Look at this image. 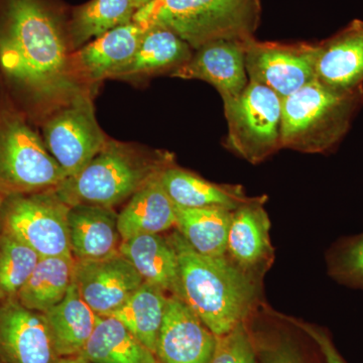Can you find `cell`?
Segmentation results:
<instances>
[{"instance_id":"obj_1","label":"cell","mask_w":363,"mask_h":363,"mask_svg":"<svg viewBox=\"0 0 363 363\" xmlns=\"http://www.w3.org/2000/svg\"><path fill=\"white\" fill-rule=\"evenodd\" d=\"M0 71L11 89L48 108L81 89L72 77L65 35L42 0H4Z\"/></svg>"},{"instance_id":"obj_2","label":"cell","mask_w":363,"mask_h":363,"mask_svg":"<svg viewBox=\"0 0 363 363\" xmlns=\"http://www.w3.org/2000/svg\"><path fill=\"white\" fill-rule=\"evenodd\" d=\"M179 260L182 300L216 337L245 323L259 307L260 285L225 257L196 252L180 233L169 236Z\"/></svg>"},{"instance_id":"obj_3","label":"cell","mask_w":363,"mask_h":363,"mask_svg":"<svg viewBox=\"0 0 363 363\" xmlns=\"http://www.w3.org/2000/svg\"><path fill=\"white\" fill-rule=\"evenodd\" d=\"M173 164L168 152H145L108 138L82 171L67 178L55 191L69 206L85 204L113 209Z\"/></svg>"},{"instance_id":"obj_4","label":"cell","mask_w":363,"mask_h":363,"mask_svg":"<svg viewBox=\"0 0 363 363\" xmlns=\"http://www.w3.org/2000/svg\"><path fill=\"white\" fill-rule=\"evenodd\" d=\"M260 16L259 0H152L133 21L167 28L197 50L213 40L255 38Z\"/></svg>"},{"instance_id":"obj_5","label":"cell","mask_w":363,"mask_h":363,"mask_svg":"<svg viewBox=\"0 0 363 363\" xmlns=\"http://www.w3.org/2000/svg\"><path fill=\"white\" fill-rule=\"evenodd\" d=\"M363 104V86L340 90L315 79L281 99V149L321 154L350 130Z\"/></svg>"},{"instance_id":"obj_6","label":"cell","mask_w":363,"mask_h":363,"mask_svg":"<svg viewBox=\"0 0 363 363\" xmlns=\"http://www.w3.org/2000/svg\"><path fill=\"white\" fill-rule=\"evenodd\" d=\"M66 179L30 117L9 95H0V194L55 190Z\"/></svg>"},{"instance_id":"obj_7","label":"cell","mask_w":363,"mask_h":363,"mask_svg":"<svg viewBox=\"0 0 363 363\" xmlns=\"http://www.w3.org/2000/svg\"><path fill=\"white\" fill-rule=\"evenodd\" d=\"M225 147L250 164H259L281 149V98L250 81L240 96L223 102Z\"/></svg>"},{"instance_id":"obj_8","label":"cell","mask_w":363,"mask_h":363,"mask_svg":"<svg viewBox=\"0 0 363 363\" xmlns=\"http://www.w3.org/2000/svg\"><path fill=\"white\" fill-rule=\"evenodd\" d=\"M42 123V138L67 178L82 171L106 143L88 90L81 88L50 106Z\"/></svg>"},{"instance_id":"obj_9","label":"cell","mask_w":363,"mask_h":363,"mask_svg":"<svg viewBox=\"0 0 363 363\" xmlns=\"http://www.w3.org/2000/svg\"><path fill=\"white\" fill-rule=\"evenodd\" d=\"M69 209L55 190L11 196L2 205L0 225L40 257L72 255Z\"/></svg>"},{"instance_id":"obj_10","label":"cell","mask_w":363,"mask_h":363,"mask_svg":"<svg viewBox=\"0 0 363 363\" xmlns=\"http://www.w3.org/2000/svg\"><path fill=\"white\" fill-rule=\"evenodd\" d=\"M250 81L267 86L281 99L316 79L317 43L243 42Z\"/></svg>"},{"instance_id":"obj_11","label":"cell","mask_w":363,"mask_h":363,"mask_svg":"<svg viewBox=\"0 0 363 363\" xmlns=\"http://www.w3.org/2000/svg\"><path fill=\"white\" fill-rule=\"evenodd\" d=\"M267 199L264 195L252 197L233 211L226 245L227 259L259 284L274 260Z\"/></svg>"},{"instance_id":"obj_12","label":"cell","mask_w":363,"mask_h":363,"mask_svg":"<svg viewBox=\"0 0 363 363\" xmlns=\"http://www.w3.org/2000/svg\"><path fill=\"white\" fill-rule=\"evenodd\" d=\"M74 281L86 304L98 316L105 317L121 308L143 279L119 252L101 259H76Z\"/></svg>"},{"instance_id":"obj_13","label":"cell","mask_w":363,"mask_h":363,"mask_svg":"<svg viewBox=\"0 0 363 363\" xmlns=\"http://www.w3.org/2000/svg\"><path fill=\"white\" fill-rule=\"evenodd\" d=\"M43 313L26 309L18 300L0 305V362L59 363Z\"/></svg>"},{"instance_id":"obj_14","label":"cell","mask_w":363,"mask_h":363,"mask_svg":"<svg viewBox=\"0 0 363 363\" xmlns=\"http://www.w3.org/2000/svg\"><path fill=\"white\" fill-rule=\"evenodd\" d=\"M169 75L185 80H201L218 91L223 102L240 96L247 88L243 42L217 40L194 50L192 57Z\"/></svg>"},{"instance_id":"obj_15","label":"cell","mask_w":363,"mask_h":363,"mask_svg":"<svg viewBox=\"0 0 363 363\" xmlns=\"http://www.w3.org/2000/svg\"><path fill=\"white\" fill-rule=\"evenodd\" d=\"M216 338L182 298L168 297L156 348L159 363H209Z\"/></svg>"},{"instance_id":"obj_16","label":"cell","mask_w":363,"mask_h":363,"mask_svg":"<svg viewBox=\"0 0 363 363\" xmlns=\"http://www.w3.org/2000/svg\"><path fill=\"white\" fill-rule=\"evenodd\" d=\"M147 30L131 21L76 50L70 54L72 77L79 84L116 78L135 57Z\"/></svg>"},{"instance_id":"obj_17","label":"cell","mask_w":363,"mask_h":363,"mask_svg":"<svg viewBox=\"0 0 363 363\" xmlns=\"http://www.w3.org/2000/svg\"><path fill=\"white\" fill-rule=\"evenodd\" d=\"M316 80L335 89L362 87L363 21H352L317 43Z\"/></svg>"},{"instance_id":"obj_18","label":"cell","mask_w":363,"mask_h":363,"mask_svg":"<svg viewBox=\"0 0 363 363\" xmlns=\"http://www.w3.org/2000/svg\"><path fill=\"white\" fill-rule=\"evenodd\" d=\"M69 243L77 260L105 259L119 253L121 236L111 208L74 205L68 212Z\"/></svg>"},{"instance_id":"obj_19","label":"cell","mask_w":363,"mask_h":363,"mask_svg":"<svg viewBox=\"0 0 363 363\" xmlns=\"http://www.w3.org/2000/svg\"><path fill=\"white\" fill-rule=\"evenodd\" d=\"M119 252L126 257L145 283L182 298L179 260L168 238L142 234L121 241Z\"/></svg>"},{"instance_id":"obj_20","label":"cell","mask_w":363,"mask_h":363,"mask_svg":"<svg viewBox=\"0 0 363 363\" xmlns=\"http://www.w3.org/2000/svg\"><path fill=\"white\" fill-rule=\"evenodd\" d=\"M169 199L178 206L188 208H222L234 211L250 198L240 185H221L169 164L160 176Z\"/></svg>"},{"instance_id":"obj_21","label":"cell","mask_w":363,"mask_h":363,"mask_svg":"<svg viewBox=\"0 0 363 363\" xmlns=\"http://www.w3.org/2000/svg\"><path fill=\"white\" fill-rule=\"evenodd\" d=\"M160 176L143 185L117 215L121 240L142 234H161L176 226L175 204L162 187Z\"/></svg>"},{"instance_id":"obj_22","label":"cell","mask_w":363,"mask_h":363,"mask_svg":"<svg viewBox=\"0 0 363 363\" xmlns=\"http://www.w3.org/2000/svg\"><path fill=\"white\" fill-rule=\"evenodd\" d=\"M44 315L55 350L61 358L81 354L99 319L81 297L75 281L63 301Z\"/></svg>"},{"instance_id":"obj_23","label":"cell","mask_w":363,"mask_h":363,"mask_svg":"<svg viewBox=\"0 0 363 363\" xmlns=\"http://www.w3.org/2000/svg\"><path fill=\"white\" fill-rule=\"evenodd\" d=\"M194 50L171 30L150 26L128 65L116 78L145 77L172 72L187 63Z\"/></svg>"},{"instance_id":"obj_24","label":"cell","mask_w":363,"mask_h":363,"mask_svg":"<svg viewBox=\"0 0 363 363\" xmlns=\"http://www.w3.org/2000/svg\"><path fill=\"white\" fill-rule=\"evenodd\" d=\"M73 255L40 257L16 300L26 309L44 313L63 301L74 283Z\"/></svg>"},{"instance_id":"obj_25","label":"cell","mask_w":363,"mask_h":363,"mask_svg":"<svg viewBox=\"0 0 363 363\" xmlns=\"http://www.w3.org/2000/svg\"><path fill=\"white\" fill-rule=\"evenodd\" d=\"M80 355L91 363H159L152 351L111 316H99Z\"/></svg>"},{"instance_id":"obj_26","label":"cell","mask_w":363,"mask_h":363,"mask_svg":"<svg viewBox=\"0 0 363 363\" xmlns=\"http://www.w3.org/2000/svg\"><path fill=\"white\" fill-rule=\"evenodd\" d=\"M175 212L178 233L193 250L209 257H225L233 211L175 205Z\"/></svg>"},{"instance_id":"obj_27","label":"cell","mask_w":363,"mask_h":363,"mask_svg":"<svg viewBox=\"0 0 363 363\" xmlns=\"http://www.w3.org/2000/svg\"><path fill=\"white\" fill-rule=\"evenodd\" d=\"M167 301L168 297L164 291L143 281L133 295L109 316L121 322L140 342L156 354Z\"/></svg>"},{"instance_id":"obj_28","label":"cell","mask_w":363,"mask_h":363,"mask_svg":"<svg viewBox=\"0 0 363 363\" xmlns=\"http://www.w3.org/2000/svg\"><path fill=\"white\" fill-rule=\"evenodd\" d=\"M135 11L133 0H91L74 13L70 28L71 47L80 49L90 40L128 25L133 21Z\"/></svg>"},{"instance_id":"obj_29","label":"cell","mask_w":363,"mask_h":363,"mask_svg":"<svg viewBox=\"0 0 363 363\" xmlns=\"http://www.w3.org/2000/svg\"><path fill=\"white\" fill-rule=\"evenodd\" d=\"M40 257L9 231H0V305L16 300Z\"/></svg>"},{"instance_id":"obj_30","label":"cell","mask_w":363,"mask_h":363,"mask_svg":"<svg viewBox=\"0 0 363 363\" xmlns=\"http://www.w3.org/2000/svg\"><path fill=\"white\" fill-rule=\"evenodd\" d=\"M209 363H259L255 339L247 324L238 325L228 333L216 338Z\"/></svg>"},{"instance_id":"obj_31","label":"cell","mask_w":363,"mask_h":363,"mask_svg":"<svg viewBox=\"0 0 363 363\" xmlns=\"http://www.w3.org/2000/svg\"><path fill=\"white\" fill-rule=\"evenodd\" d=\"M330 269L332 276L338 281L363 288V234L334 253Z\"/></svg>"},{"instance_id":"obj_32","label":"cell","mask_w":363,"mask_h":363,"mask_svg":"<svg viewBox=\"0 0 363 363\" xmlns=\"http://www.w3.org/2000/svg\"><path fill=\"white\" fill-rule=\"evenodd\" d=\"M259 363H307L297 344L288 336L274 335L255 340Z\"/></svg>"},{"instance_id":"obj_33","label":"cell","mask_w":363,"mask_h":363,"mask_svg":"<svg viewBox=\"0 0 363 363\" xmlns=\"http://www.w3.org/2000/svg\"><path fill=\"white\" fill-rule=\"evenodd\" d=\"M277 316L281 318V319H285L286 322L294 325V326L304 332L305 334H307L316 343L326 363H346L343 357H341L340 353L336 350L331 338L329 337L326 332L323 331V329L314 326L312 324L306 323V322L295 319V318L284 316V315H277Z\"/></svg>"},{"instance_id":"obj_34","label":"cell","mask_w":363,"mask_h":363,"mask_svg":"<svg viewBox=\"0 0 363 363\" xmlns=\"http://www.w3.org/2000/svg\"><path fill=\"white\" fill-rule=\"evenodd\" d=\"M59 363H91L88 362L87 359H85L82 355H75V357H62L60 359Z\"/></svg>"},{"instance_id":"obj_35","label":"cell","mask_w":363,"mask_h":363,"mask_svg":"<svg viewBox=\"0 0 363 363\" xmlns=\"http://www.w3.org/2000/svg\"><path fill=\"white\" fill-rule=\"evenodd\" d=\"M152 0H133V4H135L136 11L140 7L145 6V4H149Z\"/></svg>"},{"instance_id":"obj_36","label":"cell","mask_w":363,"mask_h":363,"mask_svg":"<svg viewBox=\"0 0 363 363\" xmlns=\"http://www.w3.org/2000/svg\"><path fill=\"white\" fill-rule=\"evenodd\" d=\"M4 200H6V197L0 194V211H1L2 205H4Z\"/></svg>"},{"instance_id":"obj_37","label":"cell","mask_w":363,"mask_h":363,"mask_svg":"<svg viewBox=\"0 0 363 363\" xmlns=\"http://www.w3.org/2000/svg\"><path fill=\"white\" fill-rule=\"evenodd\" d=\"M0 363H4V362H0Z\"/></svg>"}]
</instances>
